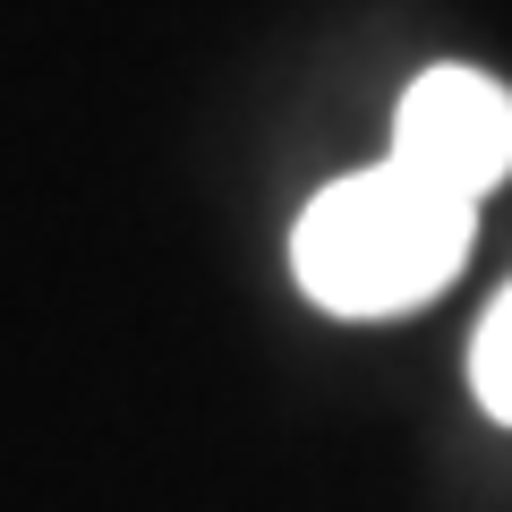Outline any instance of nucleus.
<instances>
[{
  "mask_svg": "<svg viewBox=\"0 0 512 512\" xmlns=\"http://www.w3.org/2000/svg\"><path fill=\"white\" fill-rule=\"evenodd\" d=\"M461 256H470V197L402 163L333 180L291 239L299 291L333 316H402L461 274Z\"/></svg>",
  "mask_w": 512,
  "mask_h": 512,
  "instance_id": "obj_1",
  "label": "nucleus"
},
{
  "mask_svg": "<svg viewBox=\"0 0 512 512\" xmlns=\"http://www.w3.org/2000/svg\"><path fill=\"white\" fill-rule=\"evenodd\" d=\"M393 163L478 205L512 171V94L478 69H427L393 111Z\"/></svg>",
  "mask_w": 512,
  "mask_h": 512,
  "instance_id": "obj_2",
  "label": "nucleus"
},
{
  "mask_svg": "<svg viewBox=\"0 0 512 512\" xmlns=\"http://www.w3.org/2000/svg\"><path fill=\"white\" fill-rule=\"evenodd\" d=\"M470 384H478V402H487L495 419H512V291L487 308V325H478V342H470Z\"/></svg>",
  "mask_w": 512,
  "mask_h": 512,
  "instance_id": "obj_3",
  "label": "nucleus"
}]
</instances>
